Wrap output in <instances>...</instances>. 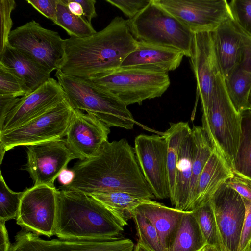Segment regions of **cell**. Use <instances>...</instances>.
<instances>
[{
    "label": "cell",
    "instance_id": "1",
    "mask_svg": "<svg viewBox=\"0 0 251 251\" xmlns=\"http://www.w3.org/2000/svg\"><path fill=\"white\" fill-rule=\"evenodd\" d=\"M73 181L64 187L88 195L123 192L155 198L138 165L134 148L126 139L105 142L98 154L80 160L72 169Z\"/></svg>",
    "mask_w": 251,
    "mask_h": 251
},
{
    "label": "cell",
    "instance_id": "2",
    "mask_svg": "<svg viewBox=\"0 0 251 251\" xmlns=\"http://www.w3.org/2000/svg\"><path fill=\"white\" fill-rule=\"evenodd\" d=\"M137 44L128 20L116 16L105 27L90 36L65 39V55L59 70L85 79L100 78L120 69Z\"/></svg>",
    "mask_w": 251,
    "mask_h": 251
},
{
    "label": "cell",
    "instance_id": "3",
    "mask_svg": "<svg viewBox=\"0 0 251 251\" xmlns=\"http://www.w3.org/2000/svg\"><path fill=\"white\" fill-rule=\"evenodd\" d=\"M56 195L55 235L60 239H115L127 225L90 195L65 189Z\"/></svg>",
    "mask_w": 251,
    "mask_h": 251
},
{
    "label": "cell",
    "instance_id": "4",
    "mask_svg": "<svg viewBox=\"0 0 251 251\" xmlns=\"http://www.w3.org/2000/svg\"><path fill=\"white\" fill-rule=\"evenodd\" d=\"M55 76L73 109L85 111L109 127L133 128L136 121L131 113L115 95L89 80L67 75L60 70Z\"/></svg>",
    "mask_w": 251,
    "mask_h": 251
},
{
    "label": "cell",
    "instance_id": "5",
    "mask_svg": "<svg viewBox=\"0 0 251 251\" xmlns=\"http://www.w3.org/2000/svg\"><path fill=\"white\" fill-rule=\"evenodd\" d=\"M202 128L213 147L232 170L241 134V115L228 96L221 73L205 108L202 110Z\"/></svg>",
    "mask_w": 251,
    "mask_h": 251
},
{
    "label": "cell",
    "instance_id": "6",
    "mask_svg": "<svg viewBox=\"0 0 251 251\" xmlns=\"http://www.w3.org/2000/svg\"><path fill=\"white\" fill-rule=\"evenodd\" d=\"M128 21L138 41L175 49L190 57L194 33L153 0Z\"/></svg>",
    "mask_w": 251,
    "mask_h": 251
},
{
    "label": "cell",
    "instance_id": "7",
    "mask_svg": "<svg viewBox=\"0 0 251 251\" xmlns=\"http://www.w3.org/2000/svg\"><path fill=\"white\" fill-rule=\"evenodd\" d=\"M90 81L115 95L127 106L140 105L146 100L159 97L170 85L168 72L146 67L120 68L108 75Z\"/></svg>",
    "mask_w": 251,
    "mask_h": 251
},
{
    "label": "cell",
    "instance_id": "8",
    "mask_svg": "<svg viewBox=\"0 0 251 251\" xmlns=\"http://www.w3.org/2000/svg\"><path fill=\"white\" fill-rule=\"evenodd\" d=\"M73 111L66 99L26 124L0 133V164L5 152L14 147L62 139L66 135Z\"/></svg>",
    "mask_w": 251,
    "mask_h": 251
},
{
    "label": "cell",
    "instance_id": "9",
    "mask_svg": "<svg viewBox=\"0 0 251 251\" xmlns=\"http://www.w3.org/2000/svg\"><path fill=\"white\" fill-rule=\"evenodd\" d=\"M8 44L50 73L60 69L65 55V39L58 33L32 20L12 30Z\"/></svg>",
    "mask_w": 251,
    "mask_h": 251
},
{
    "label": "cell",
    "instance_id": "10",
    "mask_svg": "<svg viewBox=\"0 0 251 251\" xmlns=\"http://www.w3.org/2000/svg\"><path fill=\"white\" fill-rule=\"evenodd\" d=\"M57 189L45 185L24 190L16 223L22 228L48 237L55 235Z\"/></svg>",
    "mask_w": 251,
    "mask_h": 251
},
{
    "label": "cell",
    "instance_id": "11",
    "mask_svg": "<svg viewBox=\"0 0 251 251\" xmlns=\"http://www.w3.org/2000/svg\"><path fill=\"white\" fill-rule=\"evenodd\" d=\"M193 33L213 32L231 17L226 0H153Z\"/></svg>",
    "mask_w": 251,
    "mask_h": 251
},
{
    "label": "cell",
    "instance_id": "12",
    "mask_svg": "<svg viewBox=\"0 0 251 251\" xmlns=\"http://www.w3.org/2000/svg\"><path fill=\"white\" fill-rule=\"evenodd\" d=\"M134 149L141 172L155 198H169L165 139L157 135L140 134L135 139Z\"/></svg>",
    "mask_w": 251,
    "mask_h": 251
},
{
    "label": "cell",
    "instance_id": "13",
    "mask_svg": "<svg viewBox=\"0 0 251 251\" xmlns=\"http://www.w3.org/2000/svg\"><path fill=\"white\" fill-rule=\"evenodd\" d=\"M210 202L221 251H238L246 212L242 197L225 183L215 193Z\"/></svg>",
    "mask_w": 251,
    "mask_h": 251
},
{
    "label": "cell",
    "instance_id": "14",
    "mask_svg": "<svg viewBox=\"0 0 251 251\" xmlns=\"http://www.w3.org/2000/svg\"><path fill=\"white\" fill-rule=\"evenodd\" d=\"M26 170L34 185L55 187L54 181L75 157L64 139L46 141L27 146Z\"/></svg>",
    "mask_w": 251,
    "mask_h": 251
},
{
    "label": "cell",
    "instance_id": "15",
    "mask_svg": "<svg viewBox=\"0 0 251 251\" xmlns=\"http://www.w3.org/2000/svg\"><path fill=\"white\" fill-rule=\"evenodd\" d=\"M134 245L128 238L111 239L45 240L23 228L15 237L9 251H133Z\"/></svg>",
    "mask_w": 251,
    "mask_h": 251
},
{
    "label": "cell",
    "instance_id": "16",
    "mask_svg": "<svg viewBox=\"0 0 251 251\" xmlns=\"http://www.w3.org/2000/svg\"><path fill=\"white\" fill-rule=\"evenodd\" d=\"M109 127L94 115L73 109L65 140L76 159H90L108 141Z\"/></svg>",
    "mask_w": 251,
    "mask_h": 251
},
{
    "label": "cell",
    "instance_id": "17",
    "mask_svg": "<svg viewBox=\"0 0 251 251\" xmlns=\"http://www.w3.org/2000/svg\"><path fill=\"white\" fill-rule=\"evenodd\" d=\"M66 99L58 81L50 78L33 92L20 98L0 128V134L26 124Z\"/></svg>",
    "mask_w": 251,
    "mask_h": 251
},
{
    "label": "cell",
    "instance_id": "18",
    "mask_svg": "<svg viewBox=\"0 0 251 251\" xmlns=\"http://www.w3.org/2000/svg\"><path fill=\"white\" fill-rule=\"evenodd\" d=\"M190 63L197 82V98L205 108L221 74L212 32L194 33Z\"/></svg>",
    "mask_w": 251,
    "mask_h": 251
},
{
    "label": "cell",
    "instance_id": "19",
    "mask_svg": "<svg viewBox=\"0 0 251 251\" xmlns=\"http://www.w3.org/2000/svg\"><path fill=\"white\" fill-rule=\"evenodd\" d=\"M212 32L221 73L226 80L242 63L245 47L244 37L231 17Z\"/></svg>",
    "mask_w": 251,
    "mask_h": 251
},
{
    "label": "cell",
    "instance_id": "20",
    "mask_svg": "<svg viewBox=\"0 0 251 251\" xmlns=\"http://www.w3.org/2000/svg\"><path fill=\"white\" fill-rule=\"evenodd\" d=\"M233 175L225 159L213 148L199 178L188 211H193L208 202L220 186Z\"/></svg>",
    "mask_w": 251,
    "mask_h": 251
},
{
    "label": "cell",
    "instance_id": "21",
    "mask_svg": "<svg viewBox=\"0 0 251 251\" xmlns=\"http://www.w3.org/2000/svg\"><path fill=\"white\" fill-rule=\"evenodd\" d=\"M184 56L182 52L175 49L138 41L136 50L126 58L120 68L146 67L168 72L177 68Z\"/></svg>",
    "mask_w": 251,
    "mask_h": 251
},
{
    "label": "cell",
    "instance_id": "22",
    "mask_svg": "<svg viewBox=\"0 0 251 251\" xmlns=\"http://www.w3.org/2000/svg\"><path fill=\"white\" fill-rule=\"evenodd\" d=\"M0 64L25 82L28 94L51 78L50 73L45 68L9 44L0 54Z\"/></svg>",
    "mask_w": 251,
    "mask_h": 251
},
{
    "label": "cell",
    "instance_id": "23",
    "mask_svg": "<svg viewBox=\"0 0 251 251\" xmlns=\"http://www.w3.org/2000/svg\"><path fill=\"white\" fill-rule=\"evenodd\" d=\"M136 209L151 222L165 251H169L185 211L169 207L151 200L141 204Z\"/></svg>",
    "mask_w": 251,
    "mask_h": 251
},
{
    "label": "cell",
    "instance_id": "24",
    "mask_svg": "<svg viewBox=\"0 0 251 251\" xmlns=\"http://www.w3.org/2000/svg\"><path fill=\"white\" fill-rule=\"evenodd\" d=\"M194 142L191 132L184 140L180 150L176 168L174 208L187 211L192 174Z\"/></svg>",
    "mask_w": 251,
    "mask_h": 251
},
{
    "label": "cell",
    "instance_id": "25",
    "mask_svg": "<svg viewBox=\"0 0 251 251\" xmlns=\"http://www.w3.org/2000/svg\"><path fill=\"white\" fill-rule=\"evenodd\" d=\"M188 122L171 123L169 128L162 134L167 144V165L169 185V199L172 205L174 201L176 189V168L181 145L191 133Z\"/></svg>",
    "mask_w": 251,
    "mask_h": 251
},
{
    "label": "cell",
    "instance_id": "26",
    "mask_svg": "<svg viewBox=\"0 0 251 251\" xmlns=\"http://www.w3.org/2000/svg\"><path fill=\"white\" fill-rule=\"evenodd\" d=\"M206 244L193 211H185L169 251H199Z\"/></svg>",
    "mask_w": 251,
    "mask_h": 251
},
{
    "label": "cell",
    "instance_id": "27",
    "mask_svg": "<svg viewBox=\"0 0 251 251\" xmlns=\"http://www.w3.org/2000/svg\"><path fill=\"white\" fill-rule=\"evenodd\" d=\"M90 196L126 221L133 218L134 210L151 200L123 192L92 194Z\"/></svg>",
    "mask_w": 251,
    "mask_h": 251
},
{
    "label": "cell",
    "instance_id": "28",
    "mask_svg": "<svg viewBox=\"0 0 251 251\" xmlns=\"http://www.w3.org/2000/svg\"><path fill=\"white\" fill-rule=\"evenodd\" d=\"M191 134L194 142V155L189 201L187 211L200 175L213 150L208 136L202 126H194L191 128Z\"/></svg>",
    "mask_w": 251,
    "mask_h": 251
},
{
    "label": "cell",
    "instance_id": "29",
    "mask_svg": "<svg viewBox=\"0 0 251 251\" xmlns=\"http://www.w3.org/2000/svg\"><path fill=\"white\" fill-rule=\"evenodd\" d=\"M240 115L241 134L232 171L251 179V110Z\"/></svg>",
    "mask_w": 251,
    "mask_h": 251
},
{
    "label": "cell",
    "instance_id": "30",
    "mask_svg": "<svg viewBox=\"0 0 251 251\" xmlns=\"http://www.w3.org/2000/svg\"><path fill=\"white\" fill-rule=\"evenodd\" d=\"M225 81L229 99L237 112L248 109V99L251 89V72L238 67Z\"/></svg>",
    "mask_w": 251,
    "mask_h": 251
},
{
    "label": "cell",
    "instance_id": "31",
    "mask_svg": "<svg viewBox=\"0 0 251 251\" xmlns=\"http://www.w3.org/2000/svg\"><path fill=\"white\" fill-rule=\"evenodd\" d=\"M55 25L63 28L70 37L82 38L90 36L97 31L84 16L72 13L62 0H58Z\"/></svg>",
    "mask_w": 251,
    "mask_h": 251
},
{
    "label": "cell",
    "instance_id": "32",
    "mask_svg": "<svg viewBox=\"0 0 251 251\" xmlns=\"http://www.w3.org/2000/svg\"><path fill=\"white\" fill-rule=\"evenodd\" d=\"M132 218L136 226L138 242L151 251H165L157 232L149 219L136 208Z\"/></svg>",
    "mask_w": 251,
    "mask_h": 251
},
{
    "label": "cell",
    "instance_id": "33",
    "mask_svg": "<svg viewBox=\"0 0 251 251\" xmlns=\"http://www.w3.org/2000/svg\"><path fill=\"white\" fill-rule=\"evenodd\" d=\"M192 211L206 243L214 245L221 251L216 222L210 201Z\"/></svg>",
    "mask_w": 251,
    "mask_h": 251
},
{
    "label": "cell",
    "instance_id": "34",
    "mask_svg": "<svg viewBox=\"0 0 251 251\" xmlns=\"http://www.w3.org/2000/svg\"><path fill=\"white\" fill-rule=\"evenodd\" d=\"M24 191L16 192L7 185L0 171V221L5 222L16 219Z\"/></svg>",
    "mask_w": 251,
    "mask_h": 251
},
{
    "label": "cell",
    "instance_id": "35",
    "mask_svg": "<svg viewBox=\"0 0 251 251\" xmlns=\"http://www.w3.org/2000/svg\"><path fill=\"white\" fill-rule=\"evenodd\" d=\"M28 94L25 82L10 70L0 64V96L22 97Z\"/></svg>",
    "mask_w": 251,
    "mask_h": 251
},
{
    "label": "cell",
    "instance_id": "36",
    "mask_svg": "<svg viewBox=\"0 0 251 251\" xmlns=\"http://www.w3.org/2000/svg\"><path fill=\"white\" fill-rule=\"evenodd\" d=\"M228 5L235 24L251 37V0H232Z\"/></svg>",
    "mask_w": 251,
    "mask_h": 251
},
{
    "label": "cell",
    "instance_id": "37",
    "mask_svg": "<svg viewBox=\"0 0 251 251\" xmlns=\"http://www.w3.org/2000/svg\"><path fill=\"white\" fill-rule=\"evenodd\" d=\"M16 6L14 0H0L1 37L0 54L8 44V39L11 32L13 22L11 14Z\"/></svg>",
    "mask_w": 251,
    "mask_h": 251
},
{
    "label": "cell",
    "instance_id": "38",
    "mask_svg": "<svg viewBox=\"0 0 251 251\" xmlns=\"http://www.w3.org/2000/svg\"><path fill=\"white\" fill-rule=\"evenodd\" d=\"M119 9L128 19H132L151 2V0H105Z\"/></svg>",
    "mask_w": 251,
    "mask_h": 251
},
{
    "label": "cell",
    "instance_id": "39",
    "mask_svg": "<svg viewBox=\"0 0 251 251\" xmlns=\"http://www.w3.org/2000/svg\"><path fill=\"white\" fill-rule=\"evenodd\" d=\"M225 183L236 191L242 198L251 201V179L234 173L233 176Z\"/></svg>",
    "mask_w": 251,
    "mask_h": 251
},
{
    "label": "cell",
    "instance_id": "40",
    "mask_svg": "<svg viewBox=\"0 0 251 251\" xmlns=\"http://www.w3.org/2000/svg\"><path fill=\"white\" fill-rule=\"evenodd\" d=\"M242 198L246 212L238 251H247L251 242V201Z\"/></svg>",
    "mask_w": 251,
    "mask_h": 251
},
{
    "label": "cell",
    "instance_id": "41",
    "mask_svg": "<svg viewBox=\"0 0 251 251\" xmlns=\"http://www.w3.org/2000/svg\"><path fill=\"white\" fill-rule=\"evenodd\" d=\"M26 1L45 17L53 23L56 21L58 0H26Z\"/></svg>",
    "mask_w": 251,
    "mask_h": 251
},
{
    "label": "cell",
    "instance_id": "42",
    "mask_svg": "<svg viewBox=\"0 0 251 251\" xmlns=\"http://www.w3.org/2000/svg\"><path fill=\"white\" fill-rule=\"evenodd\" d=\"M20 99L19 97L0 96V128L2 127L8 114Z\"/></svg>",
    "mask_w": 251,
    "mask_h": 251
},
{
    "label": "cell",
    "instance_id": "43",
    "mask_svg": "<svg viewBox=\"0 0 251 251\" xmlns=\"http://www.w3.org/2000/svg\"><path fill=\"white\" fill-rule=\"evenodd\" d=\"M82 6L83 11V16L91 23L92 19L97 16L96 11L95 0H76Z\"/></svg>",
    "mask_w": 251,
    "mask_h": 251
},
{
    "label": "cell",
    "instance_id": "44",
    "mask_svg": "<svg viewBox=\"0 0 251 251\" xmlns=\"http://www.w3.org/2000/svg\"><path fill=\"white\" fill-rule=\"evenodd\" d=\"M5 223L0 221V251H9L11 245Z\"/></svg>",
    "mask_w": 251,
    "mask_h": 251
},
{
    "label": "cell",
    "instance_id": "45",
    "mask_svg": "<svg viewBox=\"0 0 251 251\" xmlns=\"http://www.w3.org/2000/svg\"><path fill=\"white\" fill-rule=\"evenodd\" d=\"M74 173L72 170L67 168L64 169L59 174L58 179L59 182L64 187L69 185L73 181Z\"/></svg>",
    "mask_w": 251,
    "mask_h": 251
},
{
    "label": "cell",
    "instance_id": "46",
    "mask_svg": "<svg viewBox=\"0 0 251 251\" xmlns=\"http://www.w3.org/2000/svg\"><path fill=\"white\" fill-rule=\"evenodd\" d=\"M70 10L73 14L82 17L83 16V11L81 5L76 0H62Z\"/></svg>",
    "mask_w": 251,
    "mask_h": 251
},
{
    "label": "cell",
    "instance_id": "47",
    "mask_svg": "<svg viewBox=\"0 0 251 251\" xmlns=\"http://www.w3.org/2000/svg\"><path fill=\"white\" fill-rule=\"evenodd\" d=\"M199 251H221L217 247L206 244Z\"/></svg>",
    "mask_w": 251,
    "mask_h": 251
},
{
    "label": "cell",
    "instance_id": "48",
    "mask_svg": "<svg viewBox=\"0 0 251 251\" xmlns=\"http://www.w3.org/2000/svg\"><path fill=\"white\" fill-rule=\"evenodd\" d=\"M133 251H151L149 249L145 248L140 243L137 242V244L134 246Z\"/></svg>",
    "mask_w": 251,
    "mask_h": 251
},
{
    "label": "cell",
    "instance_id": "49",
    "mask_svg": "<svg viewBox=\"0 0 251 251\" xmlns=\"http://www.w3.org/2000/svg\"><path fill=\"white\" fill-rule=\"evenodd\" d=\"M248 109L251 110V89L250 90V92L249 95L248 99Z\"/></svg>",
    "mask_w": 251,
    "mask_h": 251
},
{
    "label": "cell",
    "instance_id": "50",
    "mask_svg": "<svg viewBox=\"0 0 251 251\" xmlns=\"http://www.w3.org/2000/svg\"><path fill=\"white\" fill-rule=\"evenodd\" d=\"M247 251H251V242L250 243V245Z\"/></svg>",
    "mask_w": 251,
    "mask_h": 251
}]
</instances>
